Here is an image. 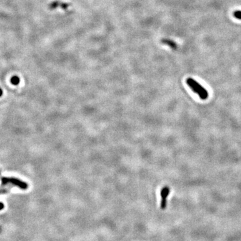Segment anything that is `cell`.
Instances as JSON below:
<instances>
[{
    "label": "cell",
    "mask_w": 241,
    "mask_h": 241,
    "mask_svg": "<svg viewBox=\"0 0 241 241\" xmlns=\"http://www.w3.org/2000/svg\"><path fill=\"white\" fill-rule=\"evenodd\" d=\"M1 182L4 186H6V185L8 184H11L13 186H18L19 188L22 190H26L28 187V185L26 183L16 178L3 177L1 178Z\"/></svg>",
    "instance_id": "obj_2"
},
{
    "label": "cell",
    "mask_w": 241,
    "mask_h": 241,
    "mask_svg": "<svg viewBox=\"0 0 241 241\" xmlns=\"http://www.w3.org/2000/svg\"><path fill=\"white\" fill-rule=\"evenodd\" d=\"M187 85L192 89V91L195 92L200 97V98L202 100H206L208 97V92L205 88H204L200 83L193 79L192 78H188L186 79Z\"/></svg>",
    "instance_id": "obj_1"
},
{
    "label": "cell",
    "mask_w": 241,
    "mask_h": 241,
    "mask_svg": "<svg viewBox=\"0 0 241 241\" xmlns=\"http://www.w3.org/2000/svg\"><path fill=\"white\" fill-rule=\"evenodd\" d=\"M2 94H3V91H2V90L0 89V97L2 95Z\"/></svg>",
    "instance_id": "obj_9"
},
{
    "label": "cell",
    "mask_w": 241,
    "mask_h": 241,
    "mask_svg": "<svg viewBox=\"0 0 241 241\" xmlns=\"http://www.w3.org/2000/svg\"><path fill=\"white\" fill-rule=\"evenodd\" d=\"M4 208V204L2 202H0V210H3Z\"/></svg>",
    "instance_id": "obj_7"
},
{
    "label": "cell",
    "mask_w": 241,
    "mask_h": 241,
    "mask_svg": "<svg viewBox=\"0 0 241 241\" xmlns=\"http://www.w3.org/2000/svg\"><path fill=\"white\" fill-rule=\"evenodd\" d=\"M170 187L168 186H164L163 188L161 189L160 194L161 197V203H160V208L162 210H165L167 207V199L170 194Z\"/></svg>",
    "instance_id": "obj_3"
},
{
    "label": "cell",
    "mask_w": 241,
    "mask_h": 241,
    "mask_svg": "<svg viewBox=\"0 0 241 241\" xmlns=\"http://www.w3.org/2000/svg\"><path fill=\"white\" fill-rule=\"evenodd\" d=\"M5 192H6V190H1V189H0V194L5 193Z\"/></svg>",
    "instance_id": "obj_8"
},
{
    "label": "cell",
    "mask_w": 241,
    "mask_h": 241,
    "mask_svg": "<svg viewBox=\"0 0 241 241\" xmlns=\"http://www.w3.org/2000/svg\"><path fill=\"white\" fill-rule=\"evenodd\" d=\"M233 15L234 16H235V18H236V19L241 20V11L240 10L235 11V12H234Z\"/></svg>",
    "instance_id": "obj_6"
},
{
    "label": "cell",
    "mask_w": 241,
    "mask_h": 241,
    "mask_svg": "<svg viewBox=\"0 0 241 241\" xmlns=\"http://www.w3.org/2000/svg\"><path fill=\"white\" fill-rule=\"evenodd\" d=\"M11 82L12 83L13 85H18L20 83V78L18 76H14L11 78Z\"/></svg>",
    "instance_id": "obj_5"
},
{
    "label": "cell",
    "mask_w": 241,
    "mask_h": 241,
    "mask_svg": "<svg viewBox=\"0 0 241 241\" xmlns=\"http://www.w3.org/2000/svg\"><path fill=\"white\" fill-rule=\"evenodd\" d=\"M162 42H164L163 44H166V45H168L169 46H170L171 48H173V49H176V48H177V46H176L175 44L173 42H171V40H163Z\"/></svg>",
    "instance_id": "obj_4"
}]
</instances>
